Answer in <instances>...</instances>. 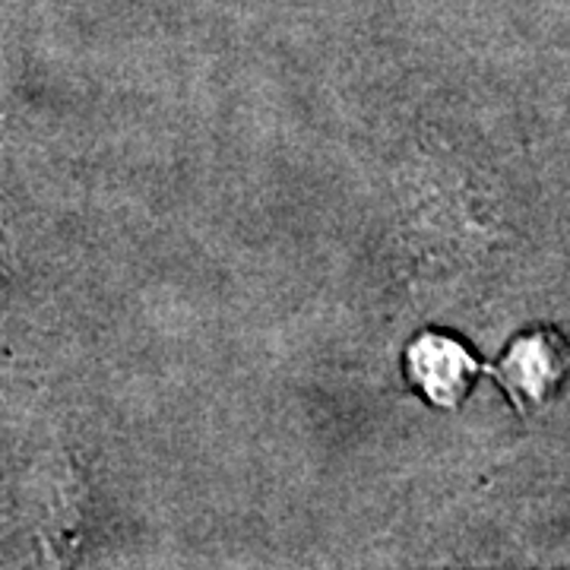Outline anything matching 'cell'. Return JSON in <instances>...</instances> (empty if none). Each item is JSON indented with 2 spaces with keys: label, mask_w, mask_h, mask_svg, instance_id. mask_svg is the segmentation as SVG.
<instances>
[{
  "label": "cell",
  "mask_w": 570,
  "mask_h": 570,
  "mask_svg": "<svg viewBox=\"0 0 570 570\" xmlns=\"http://www.w3.org/2000/svg\"><path fill=\"white\" fill-rule=\"evenodd\" d=\"M409 374L431 403L453 409L466 400L479 362L460 343L428 333L409 348Z\"/></svg>",
  "instance_id": "1"
},
{
  "label": "cell",
  "mask_w": 570,
  "mask_h": 570,
  "mask_svg": "<svg viewBox=\"0 0 570 570\" xmlns=\"http://www.w3.org/2000/svg\"><path fill=\"white\" fill-rule=\"evenodd\" d=\"M564 377V346L551 333H535L513 343L504 365L501 384L517 400V406L539 409L549 403Z\"/></svg>",
  "instance_id": "2"
}]
</instances>
